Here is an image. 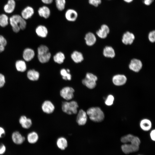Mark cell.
<instances>
[{"label": "cell", "instance_id": "7dc6e473", "mask_svg": "<svg viewBox=\"0 0 155 155\" xmlns=\"http://www.w3.org/2000/svg\"><path fill=\"white\" fill-rule=\"evenodd\" d=\"M125 2L127 3H130L132 2L133 0H123Z\"/></svg>", "mask_w": 155, "mask_h": 155}, {"label": "cell", "instance_id": "f546056e", "mask_svg": "<svg viewBox=\"0 0 155 155\" xmlns=\"http://www.w3.org/2000/svg\"><path fill=\"white\" fill-rule=\"evenodd\" d=\"M53 59L55 62L61 64L63 63L65 59V56L62 52H59L54 56Z\"/></svg>", "mask_w": 155, "mask_h": 155}, {"label": "cell", "instance_id": "2e32d148", "mask_svg": "<svg viewBox=\"0 0 155 155\" xmlns=\"http://www.w3.org/2000/svg\"><path fill=\"white\" fill-rule=\"evenodd\" d=\"M86 44L89 46L94 45L96 42L97 38L92 32H89L85 35L84 38Z\"/></svg>", "mask_w": 155, "mask_h": 155}, {"label": "cell", "instance_id": "e575fe53", "mask_svg": "<svg viewBox=\"0 0 155 155\" xmlns=\"http://www.w3.org/2000/svg\"><path fill=\"white\" fill-rule=\"evenodd\" d=\"M114 97L112 94L108 95L105 101V104L108 106H111L113 103Z\"/></svg>", "mask_w": 155, "mask_h": 155}, {"label": "cell", "instance_id": "7402d4cb", "mask_svg": "<svg viewBox=\"0 0 155 155\" xmlns=\"http://www.w3.org/2000/svg\"><path fill=\"white\" fill-rule=\"evenodd\" d=\"M34 52L33 50L30 48H26L24 51L23 58L26 61H29L34 58Z\"/></svg>", "mask_w": 155, "mask_h": 155}, {"label": "cell", "instance_id": "83f0119b", "mask_svg": "<svg viewBox=\"0 0 155 155\" xmlns=\"http://www.w3.org/2000/svg\"><path fill=\"white\" fill-rule=\"evenodd\" d=\"M57 145L59 149L62 150H64L67 146V140L63 137H59L57 141Z\"/></svg>", "mask_w": 155, "mask_h": 155}, {"label": "cell", "instance_id": "f35d334b", "mask_svg": "<svg viewBox=\"0 0 155 155\" xmlns=\"http://www.w3.org/2000/svg\"><path fill=\"white\" fill-rule=\"evenodd\" d=\"M7 150V148L5 144L0 142V155H4L6 153Z\"/></svg>", "mask_w": 155, "mask_h": 155}, {"label": "cell", "instance_id": "7a4b0ae2", "mask_svg": "<svg viewBox=\"0 0 155 155\" xmlns=\"http://www.w3.org/2000/svg\"><path fill=\"white\" fill-rule=\"evenodd\" d=\"M86 112L90 119L95 122H101L104 120L105 117L103 112L98 107L90 108Z\"/></svg>", "mask_w": 155, "mask_h": 155}, {"label": "cell", "instance_id": "d4e9b609", "mask_svg": "<svg viewBox=\"0 0 155 155\" xmlns=\"http://www.w3.org/2000/svg\"><path fill=\"white\" fill-rule=\"evenodd\" d=\"M82 82L84 85L90 89L95 88L97 85L96 81L86 78L82 80Z\"/></svg>", "mask_w": 155, "mask_h": 155}, {"label": "cell", "instance_id": "b9f144b4", "mask_svg": "<svg viewBox=\"0 0 155 155\" xmlns=\"http://www.w3.org/2000/svg\"><path fill=\"white\" fill-rule=\"evenodd\" d=\"M5 83V76L4 75L0 73V88H2Z\"/></svg>", "mask_w": 155, "mask_h": 155}, {"label": "cell", "instance_id": "8d00e7d4", "mask_svg": "<svg viewBox=\"0 0 155 155\" xmlns=\"http://www.w3.org/2000/svg\"><path fill=\"white\" fill-rule=\"evenodd\" d=\"M49 52L48 48L44 45H40L38 48V55L41 54Z\"/></svg>", "mask_w": 155, "mask_h": 155}, {"label": "cell", "instance_id": "ba28073f", "mask_svg": "<svg viewBox=\"0 0 155 155\" xmlns=\"http://www.w3.org/2000/svg\"><path fill=\"white\" fill-rule=\"evenodd\" d=\"M135 38V36L133 33L127 31L123 34L121 41L125 45H131L133 42Z\"/></svg>", "mask_w": 155, "mask_h": 155}, {"label": "cell", "instance_id": "1f68e13d", "mask_svg": "<svg viewBox=\"0 0 155 155\" xmlns=\"http://www.w3.org/2000/svg\"><path fill=\"white\" fill-rule=\"evenodd\" d=\"M56 7L59 11H62L65 8L66 0H55Z\"/></svg>", "mask_w": 155, "mask_h": 155}, {"label": "cell", "instance_id": "44dd1931", "mask_svg": "<svg viewBox=\"0 0 155 155\" xmlns=\"http://www.w3.org/2000/svg\"><path fill=\"white\" fill-rule=\"evenodd\" d=\"M141 128L145 131H149L151 128L152 123L151 121L148 119H142L140 122Z\"/></svg>", "mask_w": 155, "mask_h": 155}, {"label": "cell", "instance_id": "ab89813d", "mask_svg": "<svg viewBox=\"0 0 155 155\" xmlns=\"http://www.w3.org/2000/svg\"><path fill=\"white\" fill-rule=\"evenodd\" d=\"M85 78L93 80L96 82L97 81L98 79L97 76L96 75L89 72L86 73Z\"/></svg>", "mask_w": 155, "mask_h": 155}, {"label": "cell", "instance_id": "7c38bea8", "mask_svg": "<svg viewBox=\"0 0 155 155\" xmlns=\"http://www.w3.org/2000/svg\"><path fill=\"white\" fill-rule=\"evenodd\" d=\"M76 122L80 125H84L86 123L88 115L86 112L82 109L80 110L77 112Z\"/></svg>", "mask_w": 155, "mask_h": 155}, {"label": "cell", "instance_id": "e0dca14e", "mask_svg": "<svg viewBox=\"0 0 155 155\" xmlns=\"http://www.w3.org/2000/svg\"><path fill=\"white\" fill-rule=\"evenodd\" d=\"M102 54L105 57L111 58H114L116 55L114 49L109 46H106L103 48Z\"/></svg>", "mask_w": 155, "mask_h": 155}, {"label": "cell", "instance_id": "5bb4252c", "mask_svg": "<svg viewBox=\"0 0 155 155\" xmlns=\"http://www.w3.org/2000/svg\"><path fill=\"white\" fill-rule=\"evenodd\" d=\"M65 16L67 21L73 22L75 21L77 19L78 14L75 10L72 9H69L66 11Z\"/></svg>", "mask_w": 155, "mask_h": 155}, {"label": "cell", "instance_id": "cb8c5ba5", "mask_svg": "<svg viewBox=\"0 0 155 155\" xmlns=\"http://www.w3.org/2000/svg\"><path fill=\"white\" fill-rule=\"evenodd\" d=\"M16 2L14 0H8L4 6V10L7 13H11L14 10Z\"/></svg>", "mask_w": 155, "mask_h": 155}, {"label": "cell", "instance_id": "277c9868", "mask_svg": "<svg viewBox=\"0 0 155 155\" xmlns=\"http://www.w3.org/2000/svg\"><path fill=\"white\" fill-rule=\"evenodd\" d=\"M11 139L15 145L20 146L24 144L26 140V137L18 131L13 132L11 135Z\"/></svg>", "mask_w": 155, "mask_h": 155}, {"label": "cell", "instance_id": "d590c367", "mask_svg": "<svg viewBox=\"0 0 155 155\" xmlns=\"http://www.w3.org/2000/svg\"><path fill=\"white\" fill-rule=\"evenodd\" d=\"M6 44L7 41L2 36L0 35V53L4 51Z\"/></svg>", "mask_w": 155, "mask_h": 155}, {"label": "cell", "instance_id": "9a60e30c", "mask_svg": "<svg viewBox=\"0 0 155 155\" xmlns=\"http://www.w3.org/2000/svg\"><path fill=\"white\" fill-rule=\"evenodd\" d=\"M39 139V135L38 133L35 131H32L27 134L26 140L28 143L30 144H36Z\"/></svg>", "mask_w": 155, "mask_h": 155}, {"label": "cell", "instance_id": "603a6c76", "mask_svg": "<svg viewBox=\"0 0 155 155\" xmlns=\"http://www.w3.org/2000/svg\"><path fill=\"white\" fill-rule=\"evenodd\" d=\"M36 32L37 35L39 37L45 38L47 36L48 31L47 29L45 26L40 25L36 28Z\"/></svg>", "mask_w": 155, "mask_h": 155}, {"label": "cell", "instance_id": "d6a6232c", "mask_svg": "<svg viewBox=\"0 0 155 155\" xmlns=\"http://www.w3.org/2000/svg\"><path fill=\"white\" fill-rule=\"evenodd\" d=\"M8 23V18L4 14L0 15V26L2 27H5Z\"/></svg>", "mask_w": 155, "mask_h": 155}, {"label": "cell", "instance_id": "8fae6325", "mask_svg": "<svg viewBox=\"0 0 155 155\" xmlns=\"http://www.w3.org/2000/svg\"><path fill=\"white\" fill-rule=\"evenodd\" d=\"M19 122L22 127L25 129H29L32 124V119L24 115H22L20 117Z\"/></svg>", "mask_w": 155, "mask_h": 155}, {"label": "cell", "instance_id": "ee69618b", "mask_svg": "<svg viewBox=\"0 0 155 155\" xmlns=\"http://www.w3.org/2000/svg\"><path fill=\"white\" fill-rule=\"evenodd\" d=\"M150 138L153 141H155V130L153 129L152 130L150 133Z\"/></svg>", "mask_w": 155, "mask_h": 155}, {"label": "cell", "instance_id": "74e56055", "mask_svg": "<svg viewBox=\"0 0 155 155\" xmlns=\"http://www.w3.org/2000/svg\"><path fill=\"white\" fill-rule=\"evenodd\" d=\"M148 39L150 42L154 43L155 42V31L154 30L149 32L148 35Z\"/></svg>", "mask_w": 155, "mask_h": 155}, {"label": "cell", "instance_id": "4fadbf2b", "mask_svg": "<svg viewBox=\"0 0 155 155\" xmlns=\"http://www.w3.org/2000/svg\"><path fill=\"white\" fill-rule=\"evenodd\" d=\"M41 109L44 113L50 114L53 112L55 107L54 105L51 101L46 100L44 101L42 103Z\"/></svg>", "mask_w": 155, "mask_h": 155}, {"label": "cell", "instance_id": "60d3db41", "mask_svg": "<svg viewBox=\"0 0 155 155\" xmlns=\"http://www.w3.org/2000/svg\"><path fill=\"white\" fill-rule=\"evenodd\" d=\"M89 3L95 7H98L101 3V0H88Z\"/></svg>", "mask_w": 155, "mask_h": 155}, {"label": "cell", "instance_id": "3957f363", "mask_svg": "<svg viewBox=\"0 0 155 155\" xmlns=\"http://www.w3.org/2000/svg\"><path fill=\"white\" fill-rule=\"evenodd\" d=\"M78 105L75 101H65L62 104V109L64 113L68 115L76 114L78 112Z\"/></svg>", "mask_w": 155, "mask_h": 155}, {"label": "cell", "instance_id": "ffe728a7", "mask_svg": "<svg viewBox=\"0 0 155 155\" xmlns=\"http://www.w3.org/2000/svg\"><path fill=\"white\" fill-rule=\"evenodd\" d=\"M34 13V9L31 7L27 6L25 8L21 13L22 17L25 20L30 18Z\"/></svg>", "mask_w": 155, "mask_h": 155}, {"label": "cell", "instance_id": "52a82bcc", "mask_svg": "<svg viewBox=\"0 0 155 155\" xmlns=\"http://www.w3.org/2000/svg\"><path fill=\"white\" fill-rule=\"evenodd\" d=\"M74 89L72 87L67 86L63 88L60 94L61 97L67 100H71L74 97Z\"/></svg>", "mask_w": 155, "mask_h": 155}, {"label": "cell", "instance_id": "836d02e7", "mask_svg": "<svg viewBox=\"0 0 155 155\" xmlns=\"http://www.w3.org/2000/svg\"><path fill=\"white\" fill-rule=\"evenodd\" d=\"M60 74L63 79L65 80H70L71 78V76L69 72L65 69H62L60 71Z\"/></svg>", "mask_w": 155, "mask_h": 155}, {"label": "cell", "instance_id": "5b68a950", "mask_svg": "<svg viewBox=\"0 0 155 155\" xmlns=\"http://www.w3.org/2000/svg\"><path fill=\"white\" fill-rule=\"evenodd\" d=\"M127 79L124 74H117L114 75L112 78L113 84L117 86H120L125 85L127 82Z\"/></svg>", "mask_w": 155, "mask_h": 155}, {"label": "cell", "instance_id": "30bf717a", "mask_svg": "<svg viewBox=\"0 0 155 155\" xmlns=\"http://www.w3.org/2000/svg\"><path fill=\"white\" fill-rule=\"evenodd\" d=\"M121 148L125 154H128L137 151L139 149V146L131 143L124 144L121 146Z\"/></svg>", "mask_w": 155, "mask_h": 155}, {"label": "cell", "instance_id": "9c48e42d", "mask_svg": "<svg viewBox=\"0 0 155 155\" xmlns=\"http://www.w3.org/2000/svg\"><path fill=\"white\" fill-rule=\"evenodd\" d=\"M110 31L109 27L106 24H102L100 28L96 31V33L98 38L104 39L107 37Z\"/></svg>", "mask_w": 155, "mask_h": 155}, {"label": "cell", "instance_id": "ac0fdd59", "mask_svg": "<svg viewBox=\"0 0 155 155\" xmlns=\"http://www.w3.org/2000/svg\"><path fill=\"white\" fill-rule=\"evenodd\" d=\"M38 13L40 16L45 19H47L51 15V11L48 7L44 5L39 8Z\"/></svg>", "mask_w": 155, "mask_h": 155}, {"label": "cell", "instance_id": "4dcf8cb0", "mask_svg": "<svg viewBox=\"0 0 155 155\" xmlns=\"http://www.w3.org/2000/svg\"><path fill=\"white\" fill-rule=\"evenodd\" d=\"M16 67L17 70L19 71L24 72L26 69L25 62L22 60H18L16 63Z\"/></svg>", "mask_w": 155, "mask_h": 155}, {"label": "cell", "instance_id": "8992f818", "mask_svg": "<svg viewBox=\"0 0 155 155\" xmlns=\"http://www.w3.org/2000/svg\"><path fill=\"white\" fill-rule=\"evenodd\" d=\"M143 63L140 59L136 58L131 59L128 65L129 69L133 72L138 73L142 69Z\"/></svg>", "mask_w": 155, "mask_h": 155}, {"label": "cell", "instance_id": "4316f807", "mask_svg": "<svg viewBox=\"0 0 155 155\" xmlns=\"http://www.w3.org/2000/svg\"><path fill=\"white\" fill-rule=\"evenodd\" d=\"M27 76L29 80L36 81L39 78V73L38 72L34 69L30 70L28 72Z\"/></svg>", "mask_w": 155, "mask_h": 155}, {"label": "cell", "instance_id": "f6af8a7d", "mask_svg": "<svg viewBox=\"0 0 155 155\" xmlns=\"http://www.w3.org/2000/svg\"><path fill=\"white\" fill-rule=\"evenodd\" d=\"M154 0H143L144 4L147 5H151Z\"/></svg>", "mask_w": 155, "mask_h": 155}, {"label": "cell", "instance_id": "d6986e66", "mask_svg": "<svg viewBox=\"0 0 155 155\" xmlns=\"http://www.w3.org/2000/svg\"><path fill=\"white\" fill-rule=\"evenodd\" d=\"M137 136L129 134L123 136L121 139V142L124 144H134L136 141Z\"/></svg>", "mask_w": 155, "mask_h": 155}, {"label": "cell", "instance_id": "484cf974", "mask_svg": "<svg viewBox=\"0 0 155 155\" xmlns=\"http://www.w3.org/2000/svg\"><path fill=\"white\" fill-rule=\"evenodd\" d=\"M71 57L73 60L77 63L81 62L84 60L82 54L77 51H74L71 54Z\"/></svg>", "mask_w": 155, "mask_h": 155}, {"label": "cell", "instance_id": "f1b7e54d", "mask_svg": "<svg viewBox=\"0 0 155 155\" xmlns=\"http://www.w3.org/2000/svg\"><path fill=\"white\" fill-rule=\"evenodd\" d=\"M38 59L39 61L42 63H45L48 62L51 56V53L49 52L41 54H38Z\"/></svg>", "mask_w": 155, "mask_h": 155}, {"label": "cell", "instance_id": "7bdbcfd3", "mask_svg": "<svg viewBox=\"0 0 155 155\" xmlns=\"http://www.w3.org/2000/svg\"><path fill=\"white\" fill-rule=\"evenodd\" d=\"M6 131L5 129L2 126H0V139L3 138L5 135Z\"/></svg>", "mask_w": 155, "mask_h": 155}, {"label": "cell", "instance_id": "6da1fadb", "mask_svg": "<svg viewBox=\"0 0 155 155\" xmlns=\"http://www.w3.org/2000/svg\"><path fill=\"white\" fill-rule=\"evenodd\" d=\"M9 20L13 30L15 32L17 33L20 29L23 30L26 28V22L25 20L19 15L12 16Z\"/></svg>", "mask_w": 155, "mask_h": 155}, {"label": "cell", "instance_id": "bcb514c9", "mask_svg": "<svg viewBox=\"0 0 155 155\" xmlns=\"http://www.w3.org/2000/svg\"><path fill=\"white\" fill-rule=\"evenodd\" d=\"M54 0H41L42 2L44 4L47 5L52 3Z\"/></svg>", "mask_w": 155, "mask_h": 155}]
</instances>
